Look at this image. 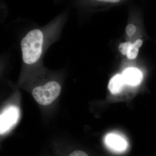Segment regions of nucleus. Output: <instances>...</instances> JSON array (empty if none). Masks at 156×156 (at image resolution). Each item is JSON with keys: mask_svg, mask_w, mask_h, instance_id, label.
Listing matches in <instances>:
<instances>
[{"mask_svg": "<svg viewBox=\"0 0 156 156\" xmlns=\"http://www.w3.org/2000/svg\"><path fill=\"white\" fill-rule=\"evenodd\" d=\"M61 27V22L56 21L41 29L29 32L20 43L23 62L27 67H31L40 61L45 50L54 41Z\"/></svg>", "mask_w": 156, "mask_h": 156, "instance_id": "1", "label": "nucleus"}, {"mask_svg": "<svg viewBox=\"0 0 156 156\" xmlns=\"http://www.w3.org/2000/svg\"><path fill=\"white\" fill-rule=\"evenodd\" d=\"M61 86L58 82L50 81L33 89L32 94L37 103L48 105L57 99L61 91Z\"/></svg>", "mask_w": 156, "mask_h": 156, "instance_id": "2", "label": "nucleus"}, {"mask_svg": "<svg viewBox=\"0 0 156 156\" xmlns=\"http://www.w3.org/2000/svg\"><path fill=\"white\" fill-rule=\"evenodd\" d=\"M19 117V109L15 105L6 108L1 114V134L9 131L18 121Z\"/></svg>", "mask_w": 156, "mask_h": 156, "instance_id": "3", "label": "nucleus"}, {"mask_svg": "<svg viewBox=\"0 0 156 156\" xmlns=\"http://www.w3.org/2000/svg\"><path fill=\"white\" fill-rule=\"evenodd\" d=\"M105 142L110 150L116 153L123 152L127 149L128 143L119 134L109 133L105 136Z\"/></svg>", "mask_w": 156, "mask_h": 156, "instance_id": "4", "label": "nucleus"}, {"mask_svg": "<svg viewBox=\"0 0 156 156\" xmlns=\"http://www.w3.org/2000/svg\"><path fill=\"white\" fill-rule=\"evenodd\" d=\"M122 75L126 84L130 86H137L142 82V73L140 70L135 68L131 67L126 69Z\"/></svg>", "mask_w": 156, "mask_h": 156, "instance_id": "5", "label": "nucleus"}, {"mask_svg": "<svg viewBox=\"0 0 156 156\" xmlns=\"http://www.w3.org/2000/svg\"><path fill=\"white\" fill-rule=\"evenodd\" d=\"M126 84L122 75L117 74L114 76L109 82L108 89L112 94H118L122 91Z\"/></svg>", "mask_w": 156, "mask_h": 156, "instance_id": "6", "label": "nucleus"}, {"mask_svg": "<svg viewBox=\"0 0 156 156\" xmlns=\"http://www.w3.org/2000/svg\"><path fill=\"white\" fill-rule=\"evenodd\" d=\"M138 50V48H136L134 44H132L127 53V57L129 59H134L136 58L138 54L139 51Z\"/></svg>", "mask_w": 156, "mask_h": 156, "instance_id": "7", "label": "nucleus"}, {"mask_svg": "<svg viewBox=\"0 0 156 156\" xmlns=\"http://www.w3.org/2000/svg\"><path fill=\"white\" fill-rule=\"evenodd\" d=\"M132 44L131 42H129L122 43V44H120L119 46V50L123 55H127L128 50Z\"/></svg>", "mask_w": 156, "mask_h": 156, "instance_id": "8", "label": "nucleus"}, {"mask_svg": "<svg viewBox=\"0 0 156 156\" xmlns=\"http://www.w3.org/2000/svg\"><path fill=\"white\" fill-rule=\"evenodd\" d=\"M136 30V27L133 24H129L126 28V33L130 37L132 36L135 33Z\"/></svg>", "mask_w": 156, "mask_h": 156, "instance_id": "9", "label": "nucleus"}, {"mask_svg": "<svg viewBox=\"0 0 156 156\" xmlns=\"http://www.w3.org/2000/svg\"><path fill=\"white\" fill-rule=\"evenodd\" d=\"M67 156H89L86 152L83 151L76 150L73 151Z\"/></svg>", "mask_w": 156, "mask_h": 156, "instance_id": "10", "label": "nucleus"}, {"mask_svg": "<svg viewBox=\"0 0 156 156\" xmlns=\"http://www.w3.org/2000/svg\"><path fill=\"white\" fill-rule=\"evenodd\" d=\"M143 44V41L142 40L140 39H138V40H136V41L134 42V45L136 48H139L142 46Z\"/></svg>", "mask_w": 156, "mask_h": 156, "instance_id": "11", "label": "nucleus"}, {"mask_svg": "<svg viewBox=\"0 0 156 156\" xmlns=\"http://www.w3.org/2000/svg\"><path fill=\"white\" fill-rule=\"evenodd\" d=\"M103 2H118L119 1H117V0H109V1H101Z\"/></svg>", "mask_w": 156, "mask_h": 156, "instance_id": "12", "label": "nucleus"}]
</instances>
